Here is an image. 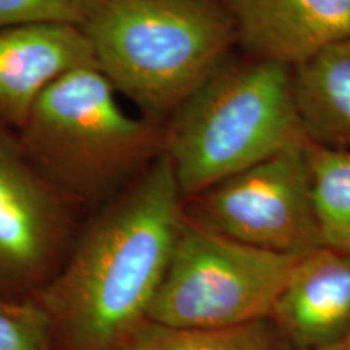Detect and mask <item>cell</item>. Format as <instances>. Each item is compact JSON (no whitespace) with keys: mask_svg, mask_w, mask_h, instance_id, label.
<instances>
[{"mask_svg":"<svg viewBox=\"0 0 350 350\" xmlns=\"http://www.w3.org/2000/svg\"><path fill=\"white\" fill-rule=\"evenodd\" d=\"M0 350H54L49 317L36 300L0 295Z\"/></svg>","mask_w":350,"mask_h":350,"instance_id":"5bb4252c","label":"cell"},{"mask_svg":"<svg viewBox=\"0 0 350 350\" xmlns=\"http://www.w3.org/2000/svg\"><path fill=\"white\" fill-rule=\"evenodd\" d=\"M247 57L295 68L350 39V0H221Z\"/></svg>","mask_w":350,"mask_h":350,"instance_id":"ba28073f","label":"cell"},{"mask_svg":"<svg viewBox=\"0 0 350 350\" xmlns=\"http://www.w3.org/2000/svg\"><path fill=\"white\" fill-rule=\"evenodd\" d=\"M80 28L103 75L154 124L237 47L221 0H88Z\"/></svg>","mask_w":350,"mask_h":350,"instance_id":"7a4b0ae2","label":"cell"},{"mask_svg":"<svg viewBox=\"0 0 350 350\" xmlns=\"http://www.w3.org/2000/svg\"><path fill=\"white\" fill-rule=\"evenodd\" d=\"M85 67L98 65L80 26L46 23L0 29V120L20 130L47 86Z\"/></svg>","mask_w":350,"mask_h":350,"instance_id":"9c48e42d","label":"cell"},{"mask_svg":"<svg viewBox=\"0 0 350 350\" xmlns=\"http://www.w3.org/2000/svg\"><path fill=\"white\" fill-rule=\"evenodd\" d=\"M292 85L306 139L350 151V39L292 68Z\"/></svg>","mask_w":350,"mask_h":350,"instance_id":"8fae6325","label":"cell"},{"mask_svg":"<svg viewBox=\"0 0 350 350\" xmlns=\"http://www.w3.org/2000/svg\"><path fill=\"white\" fill-rule=\"evenodd\" d=\"M88 0H0V29L28 25L80 26Z\"/></svg>","mask_w":350,"mask_h":350,"instance_id":"9a60e30c","label":"cell"},{"mask_svg":"<svg viewBox=\"0 0 350 350\" xmlns=\"http://www.w3.org/2000/svg\"><path fill=\"white\" fill-rule=\"evenodd\" d=\"M122 350H287L269 319L217 329H185L146 321Z\"/></svg>","mask_w":350,"mask_h":350,"instance_id":"4fadbf2b","label":"cell"},{"mask_svg":"<svg viewBox=\"0 0 350 350\" xmlns=\"http://www.w3.org/2000/svg\"><path fill=\"white\" fill-rule=\"evenodd\" d=\"M306 142L292 144L185 201V217L258 250L301 256L323 247Z\"/></svg>","mask_w":350,"mask_h":350,"instance_id":"8992f818","label":"cell"},{"mask_svg":"<svg viewBox=\"0 0 350 350\" xmlns=\"http://www.w3.org/2000/svg\"><path fill=\"white\" fill-rule=\"evenodd\" d=\"M299 258L239 243L183 214L148 321L217 329L269 319Z\"/></svg>","mask_w":350,"mask_h":350,"instance_id":"5b68a950","label":"cell"},{"mask_svg":"<svg viewBox=\"0 0 350 350\" xmlns=\"http://www.w3.org/2000/svg\"><path fill=\"white\" fill-rule=\"evenodd\" d=\"M300 142L292 68L250 57L222 64L164 129L183 201Z\"/></svg>","mask_w":350,"mask_h":350,"instance_id":"3957f363","label":"cell"},{"mask_svg":"<svg viewBox=\"0 0 350 350\" xmlns=\"http://www.w3.org/2000/svg\"><path fill=\"white\" fill-rule=\"evenodd\" d=\"M68 237L64 195L0 131V295L38 292Z\"/></svg>","mask_w":350,"mask_h":350,"instance_id":"52a82bcc","label":"cell"},{"mask_svg":"<svg viewBox=\"0 0 350 350\" xmlns=\"http://www.w3.org/2000/svg\"><path fill=\"white\" fill-rule=\"evenodd\" d=\"M323 350H336L334 347H329V349H323Z\"/></svg>","mask_w":350,"mask_h":350,"instance_id":"e0dca14e","label":"cell"},{"mask_svg":"<svg viewBox=\"0 0 350 350\" xmlns=\"http://www.w3.org/2000/svg\"><path fill=\"white\" fill-rule=\"evenodd\" d=\"M336 350H350V329L347 334L344 336V339L340 340V342L338 345H334Z\"/></svg>","mask_w":350,"mask_h":350,"instance_id":"2e32d148","label":"cell"},{"mask_svg":"<svg viewBox=\"0 0 350 350\" xmlns=\"http://www.w3.org/2000/svg\"><path fill=\"white\" fill-rule=\"evenodd\" d=\"M321 245L350 255V151L306 142Z\"/></svg>","mask_w":350,"mask_h":350,"instance_id":"7c38bea8","label":"cell"},{"mask_svg":"<svg viewBox=\"0 0 350 350\" xmlns=\"http://www.w3.org/2000/svg\"><path fill=\"white\" fill-rule=\"evenodd\" d=\"M163 151L81 235L62 268L34 292L54 350H122L148 321L183 222Z\"/></svg>","mask_w":350,"mask_h":350,"instance_id":"6da1fadb","label":"cell"},{"mask_svg":"<svg viewBox=\"0 0 350 350\" xmlns=\"http://www.w3.org/2000/svg\"><path fill=\"white\" fill-rule=\"evenodd\" d=\"M98 67L44 90L20 129V146L64 196L100 198L164 151V129L131 116Z\"/></svg>","mask_w":350,"mask_h":350,"instance_id":"277c9868","label":"cell"},{"mask_svg":"<svg viewBox=\"0 0 350 350\" xmlns=\"http://www.w3.org/2000/svg\"><path fill=\"white\" fill-rule=\"evenodd\" d=\"M269 319L305 349L338 345L350 329V255L326 247L301 255Z\"/></svg>","mask_w":350,"mask_h":350,"instance_id":"30bf717a","label":"cell"}]
</instances>
